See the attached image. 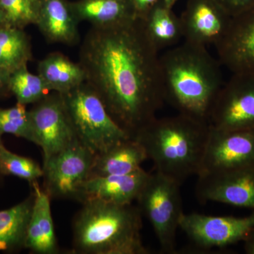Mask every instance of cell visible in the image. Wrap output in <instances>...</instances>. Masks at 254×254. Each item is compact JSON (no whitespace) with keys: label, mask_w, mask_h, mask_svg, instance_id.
Wrapping results in <instances>:
<instances>
[{"label":"cell","mask_w":254,"mask_h":254,"mask_svg":"<svg viewBox=\"0 0 254 254\" xmlns=\"http://www.w3.org/2000/svg\"><path fill=\"white\" fill-rule=\"evenodd\" d=\"M28 113L33 143L41 148L43 163L78 141L60 93L47 95Z\"/></svg>","instance_id":"30bf717a"},{"label":"cell","mask_w":254,"mask_h":254,"mask_svg":"<svg viewBox=\"0 0 254 254\" xmlns=\"http://www.w3.org/2000/svg\"><path fill=\"white\" fill-rule=\"evenodd\" d=\"M198 177L196 195L202 201L254 209V166Z\"/></svg>","instance_id":"4fadbf2b"},{"label":"cell","mask_w":254,"mask_h":254,"mask_svg":"<svg viewBox=\"0 0 254 254\" xmlns=\"http://www.w3.org/2000/svg\"><path fill=\"white\" fill-rule=\"evenodd\" d=\"M11 134L33 143L29 113L26 105L16 103L11 108L0 109V135Z\"/></svg>","instance_id":"4316f807"},{"label":"cell","mask_w":254,"mask_h":254,"mask_svg":"<svg viewBox=\"0 0 254 254\" xmlns=\"http://www.w3.org/2000/svg\"><path fill=\"white\" fill-rule=\"evenodd\" d=\"M71 4L80 23L93 27H113L138 17L132 0H78Z\"/></svg>","instance_id":"ac0fdd59"},{"label":"cell","mask_w":254,"mask_h":254,"mask_svg":"<svg viewBox=\"0 0 254 254\" xmlns=\"http://www.w3.org/2000/svg\"><path fill=\"white\" fill-rule=\"evenodd\" d=\"M253 166L254 128L225 131L210 126L197 176L227 173Z\"/></svg>","instance_id":"9c48e42d"},{"label":"cell","mask_w":254,"mask_h":254,"mask_svg":"<svg viewBox=\"0 0 254 254\" xmlns=\"http://www.w3.org/2000/svg\"><path fill=\"white\" fill-rule=\"evenodd\" d=\"M4 24H6V23H5L4 18L3 17V15L0 12V26Z\"/></svg>","instance_id":"d6a6232c"},{"label":"cell","mask_w":254,"mask_h":254,"mask_svg":"<svg viewBox=\"0 0 254 254\" xmlns=\"http://www.w3.org/2000/svg\"><path fill=\"white\" fill-rule=\"evenodd\" d=\"M34 202V191L21 203L0 210V251L25 248L26 232Z\"/></svg>","instance_id":"7402d4cb"},{"label":"cell","mask_w":254,"mask_h":254,"mask_svg":"<svg viewBox=\"0 0 254 254\" xmlns=\"http://www.w3.org/2000/svg\"><path fill=\"white\" fill-rule=\"evenodd\" d=\"M40 0H0V12L5 23L22 28L36 25Z\"/></svg>","instance_id":"484cf974"},{"label":"cell","mask_w":254,"mask_h":254,"mask_svg":"<svg viewBox=\"0 0 254 254\" xmlns=\"http://www.w3.org/2000/svg\"><path fill=\"white\" fill-rule=\"evenodd\" d=\"M0 173L26 180L32 185L43 178V167L35 160L10 151L0 142Z\"/></svg>","instance_id":"d4e9b609"},{"label":"cell","mask_w":254,"mask_h":254,"mask_svg":"<svg viewBox=\"0 0 254 254\" xmlns=\"http://www.w3.org/2000/svg\"><path fill=\"white\" fill-rule=\"evenodd\" d=\"M139 18L147 36L159 52L177 46L183 38L180 17L163 0H159Z\"/></svg>","instance_id":"ffe728a7"},{"label":"cell","mask_w":254,"mask_h":254,"mask_svg":"<svg viewBox=\"0 0 254 254\" xmlns=\"http://www.w3.org/2000/svg\"><path fill=\"white\" fill-rule=\"evenodd\" d=\"M210 130L208 122L178 113L155 118L135 136L157 173L182 185L198 175Z\"/></svg>","instance_id":"3957f363"},{"label":"cell","mask_w":254,"mask_h":254,"mask_svg":"<svg viewBox=\"0 0 254 254\" xmlns=\"http://www.w3.org/2000/svg\"><path fill=\"white\" fill-rule=\"evenodd\" d=\"M149 176L150 173L141 168L125 175L91 177L82 186L80 202L97 199L115 204H131Z\"/></svg>","instance_id":"9a60e30c"},{"label":"cell","mask_w":254,"mask_h":254,"mask_svg":"<svg viewBox=\"0 0 254 254\" xmlns=\"http://www.w3.org/2000/svg\"><path fill=\"white\" fill-rule=\"evenodd\" d=\"M33 58L31 41L22 28L0 26V67L12 72Z\"/></svg>","instance_id":"603a6c76"},{"label":"cell","mask_w":254,"mask_h":254,"mask_svg":"<svg viewBox=\"0 0 254 254\" xmlns=\"http://www.w3.org/2000/svg\"><path fill=\"white\" fill-rule=\"evenodd\" d=\"M34 202L27 232L25 248L34 254H58L60 247L52 216L50 197L38 184L33 185Z\"/></svg>","instance_id":"e0dca14e"},{"label":"cell","mask_w":254,"mask_h":254,"mask_svg":"<svg viewBox=\"0 0 254 254\" xmlns=\"http://www.w3.org/2000/svg\"><path fill=\"white\" fill-rule=\"evenodd\" d=\"M1 135H0V142L1 141ZM1 173H0V177H1Z\"/></svg>","instance_id":"836d02e7"},{"label":"cell","mask_w":254,"mask_h":254,"mask_svg":"<svg viewBox=\"0 0 254 254\" xmlns=\"http://www.w3.org/2000/svg\"><path fill=\"white\" fill-rule=\"evenodd\" d=\"M180 228L198 247H226L245 240L254 228V213L246 217L184 213Z\"/></svg>","instance_id":"8fae6325"},{"label":"cell","mask_w":254,"mask_h":254,"mask_svg":"<svg viewBox=\"0 0 254 254\" xmlns=\"http://www.w3.org/2000/svg\"><path fill=\"white\" fill-rule=\"evenodd\" d=\"M220 61L206 47L185 41L160 55L164 98L187 116L208 122L223 86Z\"/></svg>","instance_id":"7a4b0ae2"},{"label":"cell","mask_w":254,"mask_h":254,"mask_svg":"<svg viewBox=\"0 0 254 254\" xmlns=\"http://www.w3.org/2000/svg\"><path fill=\"white\" fill-rule=\"evenodd\" d=\"M163 1L168 7L173 9V6L176 4L177 0H163Z\"/></svg>","instance_id":"1f68e13d"},{"label":"cell","mask_w":254,"mask_h":254,"mask_svg":"<svg viewBox=\"0 0 254 254\" xmlns=\"http://www.w3.org/2000/svg\"><path fill=\"white\" fill-rule=\"evenodd\" d=\"M72 225L76 254H147L141 237V212L131 204L97 199L82 202Z\"/></svg>","instance_id":"277c9868"},{"label":"cell","mask_w":254,"mask_h":254,"mask_svg":"<svg viewBox=\"0 0 254 254\" xmlns=\"http://www.w3.org/2000/svg\"><path fill=\"white\" fill-rule=\"evenodd\" d=\"M9 90L20 104H35L49 94L50 90L43 78L33 74L28 69V65L21 66L10 75Z\"/></svg>","instance_id":"cb8c5ba5"},{"label":"cell","mask_w":254,"mask_h":254,"mask_svg":"<svg viewBox=\"0 0 254 254\" xmlns=\"http://www.w3.org/2000/svg\"><path fill=\"white\" fill-rule=\"evenodd\" d=\"M60 95L78 141L95 155L131 138L114 121L86 82Z\"/></svg>","instance_id":"5b68a950"},{"label":"cell","mask_w":254,"mask_h":254,"mask_svg":"<svg viewBox=\"0 0 254 254\" xmlns=\"http://www.w3.org/2000/svg\"><path fill=\"white\" fill-rule=\"evenodd\" d=\"M11 72L0 67V98L11 93L9 90V78Z\"/></svg>","instance_id":"f1b7e54d"},{"label":"cell","mask_w":254,"mask_h":254,"mask_svg":"<svg viewBox=\"0 0 254 254\" xmlns=\"http://www.w3.org/2000/svg\"><path fill=\"white\" fill-rule=\"evenodd\" d=\"M215 47L220 64L232 73L254 72V6L232 17Z\"/></svg>","instance_id":"5bb4252c"},{"label":"cell","mask_w":254,"mask_h":254,"mask_svg":"<svg viewBox=\"0 0 254 254\" xmlns=\"http://www.w3.org/2000/svg\"><path fill=\"white\" fill-rule=\"evenodd\" d=\"M79 23L71 1L40 0L36 26L48 43L76 46L80 41Z\"/></svg>","instance_id":"2e32d148"},{"label":"cell","mask_w":254,"mask_h":254,"mask_svg":"<svg viewBox=\"0 0 254 254\" xmlns=\"http://www.w3.org/2000/svg\"><path fill=\"white\" fill-rule=\"evenodd\" d=\"M147 159L143 145L135 138H127L95 155L89 178L133 173Z\"/></svg>","instance_id":"d6986e66"},{"label":"cell","mask_w":254,"mask_h":254,"mask_svg":"<svg viewBox=\"0 0 254 254\" xmlns=\"http://www.w3.org/2000/svg\"><path fill=\"white\" fill-rule=\"evenodd\" d=\"M38 74L50 91L67 93L86 82L84 70L79 63L71 61L63 53L55 52L38 64Z\"/></svg>","instance_id":"44dd1931"},{"label":"cell","mask_w":254,"mask_h":254,"mask_svg":"<svg viewBox=\"0 0 254 254\" xmlns=\"http://www.w3.org/2000/svg\"><path fill=\"white\" fill-rule=\"evenodd\" d=\"M208 124L225 131L254 128V72L232 73L214 102Z\"/></svg>","instance_id":"ba28073f"},{"label":"cell","mask_w":254,"mask_h":254,"mask_svg":"<svg viewBox=\"0 0 254 254\" xmlns=\"http://www.w3.org/2000/svg\"><path fill=\"white\" fill-rule=\"evenodd\" d=\"M158 1L159 0H132L136 8L138 17L144 14Z\"/></svg>","instance_id":"f546056e"},{"label":"cell","mask_w":254,"mask_h":254,"mask_svg":"<svg viewBox=\"0 0 254 254\" xmlns=\"http://www.w3.org/2000/svg\"><path fill=\"white\" fill-rule=\"evenodd\" d=\"M95 155L77 141L43 163V190L50 198L81 200Z\"/></svg>","instance_id":"52a82bcc"},{"label":"cell","mask_w":254,"mask_h":254,"mask_svg":"<svg viewBox=\"0 0 254 254\" xmlns=\"http://www.w3.org/2000/svg\"><path fill=\"white\" fill-rule=\"evenodd\" d=\"M180 19L185 41L207 47L221 41L232 17L215 0H188Z\"/></svg>","instance_id":"7c38bea8"},{"label":"cell","mask_w":254,"mask_h":254,"mask_svg":"<svg viewBox=\"0 0 254 254\" xmlns=\"http://www.w3.org/2000/svg\"><path fill=\"white\" fill-rule=\"evenodd\" d=\"M245 252L248 254H254V228L245 240Z\"/></svg>","instance_id":"4dcf8cb0"},{"label":"cell","mask_w":254,"mask_h":254,"mask_svg":"<svg viewBox=\"0 0 254 254\" xmlns=\"http://www.w3.org/2000/svg\"><path fill=\"white\" fill-rule=\"evenodd\" d=\"M231 17L254 6V0H215Z\"/></svg>","instance_id":"83f0119b"},{"label":"cell","mask_w":254,"mask_h":254,"mask_svg":"<svg viewBox=\"0 0 254 254\" xmlns=\"http://www.w3.org/2000/svg\"><path fill=\"white\" fill-rule=\"evenodd\" d=\"M78 58L86 83L128 136L134 138L156 118L165 101L160 55L141 18L113 27L91 26Z\"/></svg>","instance_id":"6da1fadb"},{"label":"cell","mask_w":254,"mask_h":254,"mask_svg":"<svg viewBox=\"0 0 254 254\" xmlns=\"http://www.w3.org/2000/svg\"><path fill=\"white\" fill-rule=\"evenodd\" d=\"M181 185L159 173L150 174L136 201L149 220L161 250L172 253L176 246L177 229L184 215Z\"/></svg>","instance_id":"8992f818"}]
</instances>
